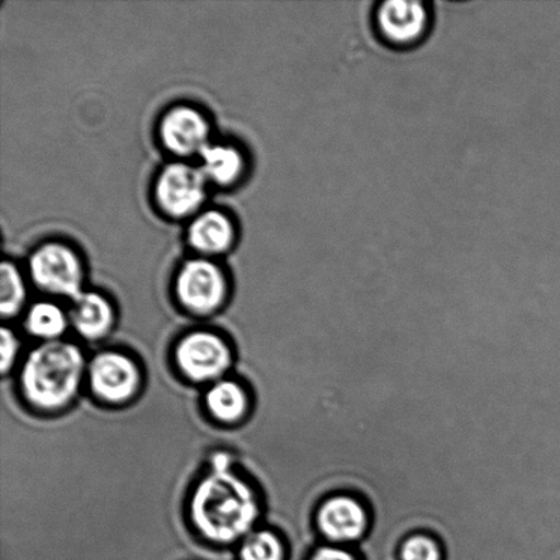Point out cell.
<instances>
[{"mask_svg": "<svg viewBox=\"0 0 560 560\" xmlns=\"http://www.w3.org/2000/svg\"><path fill=\"white\" fill-rule=\"evenodd\" d=\"M377 35L388 46L410 48L420 44L430 32L431 13L419 0H387L375 13Z\"/></svg>", "mask_w": 560, "mask_h": 560, "instance_id": "cell-5", "label": "cell"}, {"mask_svg": "<svg viewBox=\"0 0 560 560\" xmlns=\"http://www.w3.org/2000/svg\"><path fill=\"white\" fill-rule=\"evenodd\" d=\"M200 158L202 174L218 185H232L243 174L244 159L234 147L208 144Z\"/></svg>", "mask_w": 560, "mask_h": 560, "instance_id": "cell-15", "label": "cell"}, {"mask_svg": "<svg viewBox=\"0 0 560 560\" xmlns=\"http://www.w3.org/2000/svg\"><path fill=\"white\" fill-rule=\"evenodd\" d=\"M70 326L69 313L51 301H38L26 312L25 328L33 338L57 342Z\"/></svg>", "mask_w": 560, "mask_h": 560, "instance_id": "cell-13", "label": "cell"}, {"mask_svg": "<svg viewBox=\"0 0 560 560\" xmlns=\"http://www.w3.org/2000/svg\"><path fill=\"white\" fill-rule=\"evenodd\" d=\"M26 285L19 268L10 261H3L0 270V315L13 318L24 310Z\"/></svg>", "mask_w": 560, "mask_h": 560, "instance_id": "cell-16", "label": "cell"}, {"mask_svg": "<svg viewBox=\"0 0 560 560\" xmlns=\"http://www.w3.org/2000/svg\"><path fill=\"white\" fill-rule=\"evenodd\" d=\"M208 411L222 422H235L248 409V395L237 382L221 378L212 383L206 394Z\"/></svg>", "mask_w": 560, "mask_h": 560, "instance_id": "cell-14", "label": "cell"}, {"mask_svg": "<svg viewBox=\"0 0 560 560\" xmlns=\"http://www.w3.org/2000/svg\"><path fill=\"white\" fill-rule=\"evenodd\" d=\"M175 290L186 310L207 315L222 306L228 282L221 268L212 261L196 259L180 268Z\"/></svg>", "mask_w": 560, "mask_h": 560, "instance_id": "cell-6", "label": "cell"}, {"mask_svg": "<svg viewBox=\"0 0 560 560\" xmlns=\"http://www.w3.org/2000/svg\"><path fill=\"white\" fill-rule=\"evenodd\" d=\"M241 560H285L284 542L268 529L252 530L243 539L240 550Z\"/></svg>", "mask_w": 560, "mask_h": 560, "instance_id": "cell-17", "label": "cell"}, {"mask_svg": "<svg viewBox=\"0 0 560 560\" xmlns=\"http://www.w3.org/2000/svg\"><path fill=\"white\" fill-rule=\"evenodd\" d=\"M400 560H443L441 545L435 537L416 534L408 537L400 546Z\"/></svg>", "mask_w": 560, "mask_h": 560, "instance_id": "cell-18", "label": "cell"}, {"mask_svg": "<svg viewBox=\"0 0 560 560\" xmlns=\"http://www.w3.org/2000/svg\"><path fill=\"white\" fill-rule=\"evenodd\" d=\"M307 560H360L348 547L322 545L311 553Z\"/></svg>", "mask_w": 560, "mask_h": 560, "instance_id": "cell-20", "label": "cell"}, {"mask_svg": "<svg viewBox=\"0 0 560 560\" xmlns=\"http://www.w3.org/2000/svg\"><path fill=\"white\" fill-rule=\"evenodd\" d=\"M21 343L19 337L10 328L3 327L0 331V365H2V375L13 370L16 360H19Z\"/></svg>", "mask_w": 560, "mask_h": 560, "instance_id": "cell-19", "label": "cell"}, {"mask_svg": "<svg viewBox=\"0 0 560 560\" xmlns=\"http://www.w3.org/2000/svg\"><path fill=\"white\" fill-rule=\"evenodd\" d=\"M175 360L191 382L215 383L232 366V351L217 334L196 331L179 340Z\"/></svg>", "mask_w": 560, "mask_h": 560, "instance_id": "cell-4", "label": "cell"}, {"mask_svg": "<svg viewBox=\"0 0 560 560\" xmlns=\"http://www.w3.org/2000/svg\"><path fill=\"white\" fill-rule=\"evenodd\" d=\"M86 375L96 397L109 404L128 402L141 382L139 366L119 351H103L93 357Z\"/></svg>", "mask_w": 560, "mask_h": 560, "instance_id": "cell-7", "label": "cell"}, {"mask_svg": "<svg viewBox=\"0 0 560 560\" xmlns=\"http://www.w3.org/2000/svg\"><path fill=\"white\" fill-rule=\"evenodd\" d=\"M70 324L86 340H98L109 332L114 324V310L106 296L82 291L73 300L69 312Z\"/></svg>", "mask_w": 560, "mask_h": 560, "instance_id": "cell-11", "label": "cell"}, {"mask_svg": "<svg viewBox=\"0 0 560 560\" xmlns=\"http://www.w3.org/2000/svg\"><path fill=\"white\" fill-rule=\"evenodd\" d=\"M30 272L37 288L48 294L75 300L82 293L81 261L74 250L63 244L48 243L36 249L30 260Z\"/></svg>", "mask_w": 560, "mask_h": 560, "instance_id": "cell-3", "label": "cell"}, {"mask_svg": "<svg viewBox=\"0 0 560 560\" xmlns=\"http://www.w3.org/2000/svg\"><path fill=\"white\" fill-rule=\"evenodd\" d=\"M86 372L79 346L65 340L38 345L22 365V394L38 409H62L73 402Z\"/></svg>", "mask_w": 560, "mask_h": 560, "instance_id": "cell-2", "label": "cell"}, {"mask_svg": "<svg viewBox=\"0 0 560 560\" xmlns=\"http://www.w3.org/2000/svg\"><path fill=\"white\" fill-rule=\"evenodd\" d=\"M164 147L178 156H190L208 145L210 125L205 115L186 106L175 107L164 115L161 124Z\"/></svg>", "mask_w": 560, "mask_h": 560, "instance_id": "cell-10", "label": "cell"}, {"mask_svg": "<svg viewBox=\"0 0 560 560\" xmlns=\"http://www.w3.org/2000/svg\"><path fill=\"white\" fill-rule=\"evenodd\" d=\"M316 528L327 545L349 546L364 537L370 526L364 504L350 495H332L318 506Z\"/></svg>", "mask_w": 560, "mask_h": 560, "instance_id": "cell-9", "label": "cell"}, {"mask_svg": "<svg viewBox=\"0 0 560 560\" xmlns=\"http://www.w3.org/2000/svg\"><path fill=\"white\" fill-rule=\"evenodd\" d=\"M190 513L202 536L222 545L245 539L259 520L255 491L218 455L213 468L196 487Z\"/></svg>", "mask_w": 560, "mask_h": 560, "instance_id": "cell-1", "label": "cell"}, {"mask_svg": "<svg viewBox=\"0 0 560 560\" xmlns=\"http://www.w3.org/2000/svg\"><path fill=\"white\" fill-rule=\"evenodd\" d=\"M189 243L202 255H222L234 243L233 223L219 211L201 213L190 224Z\"/></svg>", "mask_w": 560, "mask_h": 560, "instance_id": "cell-12", "label": "cell"}, {"mask_svg": "<svg viewBox=\"0 0 560 560\" xmlns=\"http://www.w3.org/2000/svg\"><path fill=\"white\" fill-rule=\"evenodd\" d=\"M206 175L201 168L173 163L163 168L156 183V200L173 218L194 215L206 200Z\"/></svg>", "mask_w": 560, "mask_h": 560, "instance_id": "cell-8", "label": "cell"}]
</instances>
